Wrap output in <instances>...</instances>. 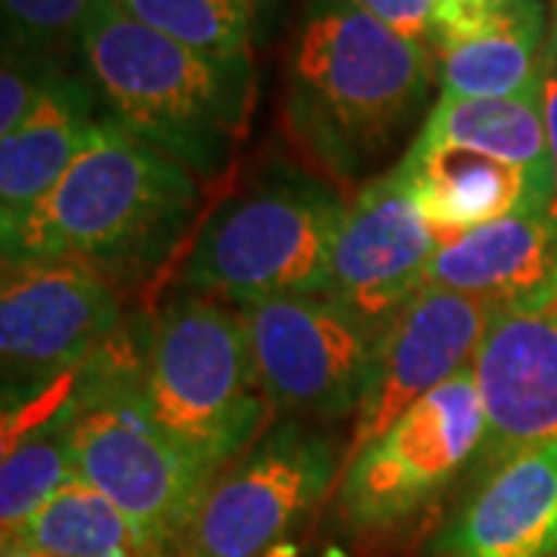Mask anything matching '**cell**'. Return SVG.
<instances>
[{
	"instance_id": "6da1fadb",
	"label": "cell",
	"mask_w": 557,
	"mask_h": 557,
	"mask_svg": "<svg viewBox=\"0 0 557 557\" xmlns=\"http://www.w3.org/2000/svg\"><path fill=\"white\" fill-rule=\"evenodd\" d=\"M434 78L428 50L354 0H310L288 57V127L329 174L357 180L409 137Z\"/></svg>"
},
{
	"instance_id": "7a4b0ae2",
	"label": "cell",
	"mask_w": 557,
	"mask_h": 557,
	"mask_svg": "<svg viewBox=\"0 0 557 557\" xmlns=\"http://www.w3.org/2000/svg\"><path fill=\"white\" fill-rule=\"evenodd\" d=\"M199 208V180L102 115L50 196L3 236V267L78 260L143 278L177 248Z\"/></svg>"
},
{
	"instance_id": "3957f363",
	"label": "cell",
	"mask_w": 557,
	"mask_h": 557,
	"mask_svg": "<svg viewBox=\"0 0 557 557\" xmlns=\"http://www.w3.org/2000/svg\"><path fill=\"white\" fill-rule=\"evenodd\" d=\"M78 62L124 131L196 180H218L230 168L255 106L251 60L189 50L115 0H100L84 25Z\"/></svg>"
},
{
	"instance_id": "277c9868",
	"label": "cell",
	"mask_w": 557,
	"mask_h": 557,
	"mask_svg": "<svg viewBox=\"0 0 557 557\" xmlns=\"http://www.w3.org/2000/svg\"><path fill=\"white\" fill-rule=\"evenodd\" d=\"M149 322H124L75 375V468L156 552L183 545L214 474L156 428L139 394Z\"/></svg>"
},
{
	"instance_id": "5b68a950",
	"label": "cell",
	"mask_w": 557,
	"mask_h": 557,
	"mask_svg": "<svg viewBox=\"0 0 557 557\" xmlns=\"http://www.w3.org/2000/svg\"><path fill=\"white\" fill-rule=\"evenodd\" d=\"M139 394L161 434L214 478L273 416L242 317L196 292L174 295L149 322Z\"/></svg>"
},
{
	"instance_id": "8992f818",
	"label": "cell",
	"mask_w": 557,
	"mask_h": 557,
	"mask_svg": "<svg viewBox=\"0 0 557 557\" xmlns=\"http://www.w3.org/2000/svg\"><path fill=\"white\" fill-rule=\"evenodd\" d=\"M344 218L347 205L325 180L273 164L205 220L183 263V285L239 307L329 295Z\"/></svg>"
},
{
	"instance_id": "52a82bcc",
	"label": "cell",
	"mask_w": 557,
	"mask_h": 557,
	"mask_svg": "<svg viewBox=\"0 0 557 557\" xmlns=\"http://www.w3.org/2000/svg\"><path fill=\"white\" fill-rule=\"evenodd\" d=\"M121 325L115 278L78 260L3 267V418L22 416L75 379Z\"/></svg>"
},
{
	"instance_id": "ba28073f",
	"label": "cell",
	"mask_w": 557,
	"mask_h": 557,
	"mask_svg": "<svg viewBox=\"0 0 557 557\" xmlns=\"http://www.w3.org/2000/svg\"><path fill=\"white\" fill-rule=\"evenodd\" d=\"M273 412L298 421L357 416L381 332L329 295L239 307Z\"/></svg>"
},
{
	"instance_id": "9c48e42d",
	"label": "cell",
	"mask_w": 557,
	"mask_h": 557,
	"mask_svg": "<svg viewBox=\"0 0 557 557\" xmlns=\"http://www.w3.org/2000/svg\"><path fill=\"white\" fill-rule=\"evenodd\" d=\"M341 443L285 418L220 471L183 539L186 557H263L329 493Z\"/></svg>"
},
{
	"instance_id": "30bf717a",
	"label": "cell",
	"mask_w": 557,
	"mask_h": 557,
	"mask_svg": "<svg viewBox=\"0 0 557 557\" xmlns=\"http://www.w3.org/2000/svg\"><path fill=\"white\" fill-rule=\"evenodd\" d=\"M483 437L486 412L468 362L344 465V518L357 530H384L416 515L478 458Z\"/></svg>"
},
{
	"instance_id": "8fae6325",
	"label": "cell",
	"mask_w": 557,
	"mask_h": 557,
	"mask_svg": "<svg viewBox=\"0 0 557 557\" xmlns=\"http://www.w3.org/2000/svg\"><path fill=\"white\" fill-rule=\"evenodd\" d=\"M437 230L424 220L397 168L369 180L341 223L329 298L359 319L384 325L424 288L428 267L440 251Z\"/></svg>"
},
{
	"instance_id": "7c38bea8",
	"label": "cell",
	"mask_w": 557,
	"mask_h": 557,
	"mask_svg": "<svg viewBox=\"0 0 557 557\" xmlns=\"http://www.w3.org/2000/svg\"><path fill=\"white\" fill-rule=\"evenodd\" d=\"M490 319L493 310L486 304L424 285L381 332L347 461L379 440L418 399L458 375L474 359Z\"/></svg>"
},
{
	"instance_id": "4fadbf2b",
	"label": "cell",
	"mask_w": 557,
	"mask_h": 557,
	"mask_svg": "<svg viewBox=\"0 0 557 557\" xmlns=\"http://www.w3.org/2000/svg\"><path fill=\"white\" fill-rule=\"evenodd\" d=\"M474 381L486 412L478 458L502 465L557 440V304L539 313H493Z\"/></svg>"
},
{
	"instance_id": "5bb4252c",
	"label": "cell",
	"mask_w": 557,
	"mask_h": 557,
	"mask_svg": "<svg viewBox=\"0 0 557 557\" xmlns=\"http://www.w3.org/2000/svg\"><path fill=\"white\" fill-rule=\"evenodd\" d=\"M424 285L486 304L493 313H539L557 304V211H523L443 242Z\"/></svg>"
},
{
	"instance_id": "9a60e30c",
	"label": "cell",
	"mask_w": 557,
	"mask_h": 557,
	"mask_svg": "<svg viewBox=\"0 0 557 557\" xmlns=\"http://www.w3.org/2000/svg\"><path fill=\"white\" fill-rule=\"evenodd\" d=\"M557 440L502 461L428 545V557H555Z\"/></svg>"
},
{
	"instance_id": "2e32d148",
	"label": "cell",
	"mask_w": 557,
	"mask_h": 557,
	"mask_svg": "<svg viewBox=\"0 0 557 557\" xmlns=\"http://www.w3.org/2000/svg\"><path fill=\"white\" fill-rule=\"evenodd\" d=\"M545 72V0H502L437 50L440 97L453 100H542Z\"/></svg>"
},
{
	"instance_id": "e0dca14e",
	"label": "cell",
	"mask_w": 557,
	"mask_h": 557,
	"mask_svg": "<svg viewBox=\"0 0 557 557\" xmlns=\"http://www.w3.org/2000/svg\"><path fill=\"white\" fill-rule=\"evenodd\" d=\"M100 119L94 84L65 72L38 109L13 134L0 137V236L13 233L50 196Z\"/></svg>"
},
{
	"instance_id": "ac0fdd59",
	"label": "cell",
	"mask_w": 557,
	"mask_h": 557,
	"mask_svg": "<svg viewBox=\"0 0 557 557\" xmlns=\"http://www.w3.org/2000/svg\"><path fill=\"white\" fill-rule=\"evenodd\" d=\"M394 168L406 177L421 214L437 230L440 242L456 239L508 214L552 208V201L520 171L474 152H421L406 146Z\"/></svg>"
},
{
	"instance_id": "d6986e66",
	"label": "cell",
	"mask_w": 557,
	"mask_h": 557,
	"mask_svg": "<svg viewBox=\"0 0 557 557\" xmlns=\"http://www.w3.org/2000/svg\"><path fill=\"white\" fill-rule=\"evenodd\" d=\"M75 379L16 418H3V468H0V527L3 542L20 533L69 480L75 468Z\"/></svg>"
},
{
	"instance_id": "ffe728a7",
	"label": "cell",
	"mask_w": 557,
	"mask_h": 557,
	"mask_svg": "<svg viewBox=\"0 0 557 557\" xmlns=\"http://www.w3.org/2000/svg\"><path fill=\"white\" fill-rule=\"evenodd\" d=\"M409 146L421 152L458 149L502 161L520 171L545 199L555 201V174L542 100L440 97Z\"/></svg>"
},
{
	"instance_id": "44dd1931",
	"label": "cell",
	"mask_w": 557,
	"mask_h": 557,
	"mask_svg": "<svg viewBox=\"0 0 557 557\" xmlns=\"http://www.w3.org/2000/svg\"><path fill=\"white\" fill-rule=\"evenodd\" d=\"M3 545H22L50 557H164L100 490L81 478L69 480Z\"/></svg>"
},
{
	"instance_id": "7402d4cb",
	"label": "cell",
	"mask_w": 557,
	"mask_h": 557,
	"mask_svg": "<svg viewBox=\"0 0 557 557\" xmlns=\"http://www.w3.org/2000/svg\"><path fill=\"white\" fill-rule=\"evenodd\" d=\"M127 16L189 50L251 60L255 38L276 0H115Z\"/></svg>"
},
{
	"instance_id": "603a6c76",
	"label": "cell",
	"mask_w": 557,
	"mask_h": 557,
	"mask_svg": "<svg viewBox=\"0 0 557 557\" xmlns=\"http://www.w3.org/2000/svg\"><path fill=\"white\" fill-rule=\"evenodd\" d=\"M100 0H3V47L81 60V35Z\"/></svg>"
},
{
	"instance_id": "cb8c5ba5",
	"label": "cell",
	"mask_w": 557,
	"mask_h": 557,
	"mask_svg": "<svg viewBox=\"0 0 557 557\" xmlns=\"http://www.w3.org/2000/svg\"><path fill=\"white\" fill-rule=\"evenodd\" d=\"M69 72V65L50 57L25 53L16 47H3L0 69V137L13 134L28 119L47 90Z\"/></svg>"
},
{
	"instance_id": "d4e9b609",
	"label": "cell",
	"mask_w": 557,
	"mask_h": 557,
	"mask_svg": "<svg viewBox=\"0 0 557 557\" xmlns=\"http://www.w3.org/2000/svg\"><path fill=\"white\" fill-rule=\"evenodd\" d=\"M369 16L384 22L397 35L428 50L434 60V16H437V0H354Z\"/></svg>"
},
{
	"instance_id": "484cf974",
	"label": "cell",
	"mask_w": 557,
	"mask_h": 557,
	"mask_svg": "<svg viewBox=\"0 0 557 557\" xmlns=\"http://www.w3.org/2000/svg\"><path fill=\"white\" fill-rule=\"evenodd\" d=\"M502 0H437V16H434V53L446 40L461 35L468 25L483 20Z\"/></svg>"
},
{
	"instance_id": "4316f807",
	"label": "cell",
	"mask_w": 557,
	"mask_h": 557,
	"mask_svg": "<svg viewBox=\"0 0 557 557\" xmlns=\"http://www.w3.org/2000/svg\"><path fill=\"white\" fill-rule=\"evenodd\" d=\"M542 112H545V131H548V149H552V174H555V201L557 211V75L548 69L542 81Z\"/></svg>"
},
{
	"instance_id": "83f0119b",
	"label": "cell",
	"mask_w": 557,
	"mask_h": 557,
	"mask_svg": "<svg viewBox=\"0 0 557 557\" xmlns=\"http://www.w3.org/2000/svg\"><path fill=\"white\" fill-rule=\"evenodd\" d=\"M548 10V69L557 75V0H545Z\"/></svg>"
},
{
	"instance_id": "f1b7e54d",
	"label": "cell",
	"mask_w": 557,
	"mask_h": 557,
	"mask_svg": "<svg viewBox=\"0 0 557 557\" xmlns=\"http://www.w3.org/2000/svg\"><path fill=\"white\" fill-rule=\"evenodd\" d=\"M3 557H50V555H40V552L22 548V545H3Z\"/></svg>"
},
{
	"instance_id": "f546056e",
	"label": "cell",
	"mask_w": 557,
	"mask_h": 557,
	"mask_svg": "<svg viewBox=\"0 0 557 557\" xmlns=\"http://www.w3.org/2000/svg\"><path fill=\"white\" fill-rule=\"evenodd\" d=\"M263 557H298V552H295V545H285V542H278L276 548H270Z\"/></svg>"
}]
</instances>
